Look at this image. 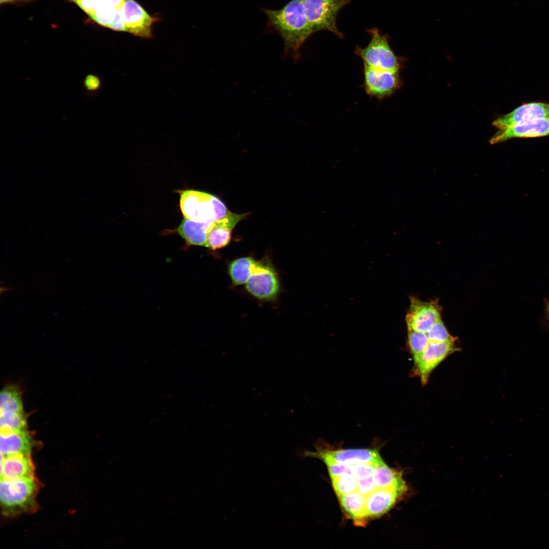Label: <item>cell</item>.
Returning a JSON list of instances; mask_svg holds the SVG:
<instances>
[{
    "label": "cell",
    "instance_id": "1",
    "mask_svg": "<svg viewBox=\"0 0 549 549\" xmlns=\"http://www.w3.org/2000/svg\"><path fill=\"white\" fill-rule=\"evenodd\" d=\"M262 10L267 16L268 26L283 40L284 56L297 61L300 56V48L314 33L306 17L302 0H291L278 10Z\"/></svg>",
    "mask_w": 549,
    "mask_h": 549
},
{
    "label": "cell",
    "instance_id": "2",
    "mask_svg": "<svg viewBox=\"0 0 549 549\" xmlns=\"http://www.w3.org/2000/svg\"><path fill=\"white\" fill-rule=\"evenodd\" d=\"M37 489L34 477L1 479L2 512L5 515H13L32 509L36 504Z\"/></svg>",
    "mask_w": 549,
    "mask_h": 549
},
{
    "label": "cell",
    "instance_id": "3",
    "mask_svg": "<svg viewBox=\"0 0 549 549\" xmlns=\"http://www.w3.org/2000/svg\"><path fill=\"white\" fill-rule=\"evenodd\" d=\"M179 206L184 218L203 222H215L228 212L218 198L210 194L193 190L178 191Z\"/></svg>",
    "mask_w": 549,
    "mask_h": 549
},
{
    "label": "cell",
    "instance_id": "4",
    "mask_svg": "<svg viewBox=\"0 0 549 549\" xmlns=\"http://www.w3.org/2000/svg\"><path fill=\"white\" fill-rule=\"evenodd\" d=\"M370 36L364 47L357 46L355 53L360 57L363 65L383 70L399 72L400 63L392 50L386 34H382L376 27L367 29Z\"/></svg>",
    "mask_w": 549,
    "mask_h": 549
},
{
    "label": "cell",
    "instance_id": "5",
    "mask_svg": "<svg viewBox=\"0 0 549 549\" xmlns=\"http://www.w3.org/2000/svg\"><path fill=\"white\" fill-rule=\"evenodd\" d=\"M351 0H302L308 20L314 33L327 30L341 39L343 34L337 26L339 11Z\"/></svg>",
    "mask_w": 549,
    "mask_h": 549
},
{
    "label": "cell",
    "instance_id": "6",
    "mask_svg": "<svg viewBox=\"0 0 549 549\" xmlns=\"http://www.w3.org/2000/svg\"><path fill=\"white\" fill-rule=\"evenodd\" d=\"M248 292L262 300L274 299L280 291V283L272 265L264 260L257 261L252 273L246 283Z\"/></svg>",
    "mask_w": 549,
    "mask_h": 549
},
{
    "label": "cell",
    "instance_id": "7",
    "mask_svg": "<svg viewBox=\"0 0 549 549\" xmlns=\"http://www.w3.org/2000/svg\"><path fill=\"white\" fill-rule=\"evenodd\" d=\"M459 350L456 338L442 342H429L425 349L413 358V374L425 384L432 371L450 354Z\"/></svg>",
    "mask_w": 549,
    "mask_h": 549
},
{
    "label": "cell",
    "instance_id": "8",
    "mask_svg": "<svg viewBox=\"0 0 549 549\" xmlns=\"http://www.w3.org/2000/svg\"><path fill=\"white\" fill-rule=\"evenodd\" d=\"M363 86L370 96L382 100L391 96L399 88V72L383 70L363 65Z\"/></svg>",
    "mask_w": 549,
    "mask_h": 549
},
{
    "label": "cell",
    "instance_id": "9",
    "mask_svg": "<svg viewBox=\"0 0 549 549\" xmlns=\"http://www.w3.org/2000/svg\"><path fill=\"white\" fill-rule=\"evenodd\" d=\"M410 304L406 316L407 329L426 332L441 319L442 308L437 300L424 301L410 297Z\"/></svg>",
    "mask_w": 549,
    "mask_h": 549
},
{
    "label": "cell",
    "instance_id": "10",
    "mask_svg": "<svg viewBox=\"0 0 549 549\" xmlns=\"http://www.w3.org/2000/svg\"><path fill=\"white\" fill-rule=\"evenodd\" d=\"M308 455L322 460L325 464L333 463L350 465L372 463L376 466L385 463L378 450L375 449H348L317 450Z\"/></svg>",
    "mask_w": 549,
    "mask_h": 549
},
{
    "label": "cell",
    "instance_id": "11",
    "mask_svg": "<svg viewBox=\"0 0 549 549\" xmlns=\"http://www.w3.org/2000/svg\"><path fill=\"white\" fill-rule=\"evenodd\" d=\"M121 12L125 32L141 38L152 37V27L158 18L149 15L135 0H124Z\"/></svg>",
    "mask_w": 549,
    "mask_h": 549
},
{
    "label": "cell",
    "instance_id": "12",
    "mask_svg": "<svg viewBox=\"0 0 549 549\" xmlns=\"http://www.w3.org/2000/svg\"><path fill=\"white\" fill-rule=\"evenodd\" d=\"M549 135V118L526 121L513 127L499 129L490 142L496 144L513 138H534Z\"/></svg>",
    "mask_w": 549,
    "mask_h": 549
},
{
    "label": "cell",
    "instance_id": "13",
    "mask_svg": "<svg viewBox=\"0 0 549 549\" xmlns=\"http://www.w3.org/2000/svg\"><path fill=\"white\" fill-rule=\"evenodd\" d=\"M549 118V103H524L509 113L496 119L493 125L499 129L513 127L518 124L538 118Z\"/></svg>",
    "mask_w": 549,
    "mask_h": 549
},
{
    "label": "cell",
    "instance_id": "14",
    "mask_svg": "<svg viewBox=\"0 0 549 549\" xmlns=\"http://www.w3.org/2000/svg\"><path fill=\"white\" fill-rule=\"evenodd\" d=\"M247 215L229 211L222 219L213 222L207 231L206 247L217 250L226 247L230 241L232 229Z\"/></svg>",
    "mask_w": 549,
    "mask_h": 549
},
{
    "label": "cell",
    "instance_id": "15",
    "mask_svg": "<svg viewBox=\"0 0 549 549\" xmlns=\"http://www.w3.org/2000/svg\"><path fill=\"white\" fill-rule=\"evenodd\" d=\"M403 494V493L394 489H376L365 497L367 517H378L385 513Z\"/></svg>",
    "mask_w": 549,
    "mask_h": 549
},
{
    "label": "cell",
    "instance_id": "16",
    "mask_svg": "<svg viewBox=\"0 0 549 549\" xmlns=\"http://www.w3.org/2000/svg\"><path fill=\"white\" fill-rule=\"evenodd\" d=\"M1 479L33 477L34 466L30 455H1Z\"/></svg>",
    "mask_w": 549,
    "mask_h": 549
},
{
    "label": "cell",
    "instance_id": "17",
    "mask_svg": "<svg viewBox=\"0 0 549 549\" xmlns=\"http://www.w3.org/2000/svg\"><path fill=\"white\" fill-rule=\"evenodd\" d=\"M1 454L3 456L13 454L30 455L33 439L26 430L1 432Z\"/></svg>",
    "mask_w": 549,
    "mask_h": 549
},
{
    "label": "cell",
    "instance_id": "18",
    "mask_svg": "<svg viewBox=\"0 0 549 549\" xmlns=\"http://www.w3.org/2000/svg\"><path fill=\"white\" fill-rule=\"evenodd\" d=\"M212 222L184 218L176 229V232L187 245L206 247L207 231Z\"/></svg>",
    "mask_w": 549,
    "mask_h": 549
},
{
    "label": "cell",
    "instance_id": "19",
    "mask_svg": "<svg viewBox=\"0 0 549 549\" xmlns=\"http://www.w3.org/2000/svg\"><path fill=\"white\" fill-rule=\"evenodd\" d=\"M373 478L376 489H390L405 492L406 484L400 473L388 467L385 463L376 466Z\"/></svg>",
    "mask_w": 549,
    "mask_h": 549
},
{
    "label": "cell",
    "instance_id": "20",
    "mask_svg": "<svg viewBox=\"0 0 549 549\" xmlns=\"http://www.w3.org/2000/svg\"><path fill=\"white\" fill-rule=\"evenodd\" d=\"M338 498L345 512L358 525L367 518L365 497L358 491L338 496Z\"/></svg>",
    "mask_w": 549,
    "mask_h": 549
},
{
    "label": "cell",
    "instance_id": "21",
    "mask_svg": "<svg viewBox=\"0 0 549 549\" xmlns=\"http://www.w3.org/2000/svg\"><path fill=\"white\" fill-rule=\"evenodd\" d=\"M257 261L251 257H243L232 261L228 265V273L232 284H246L250 277Z\"/></svg>",
    "mask_w": 549,
    "mask_h": 549
},
{
    "label": "cell",
    "instance_id": "22",
    "mask_svg": "<svg viewBox=\"0 0 549 549\" xmlns=\"http://www.w3.org/2000/svg\"><path fill=\"white\" fill-rule=\"evenodd\" d=\"M1 411L23 412L21 394L14 385L5 387L0 393Z\"/></svg>",
    "mask_w": 549,
    "mask_h": 549
},
{
    "label": "cell",
    "instance_id": "23",
    "mask_svg": "<svg viewBox=\"0 0 549 549\" xmlns=\"http://www.w3.org/2000/svg\"><path fill=\"white\" fill-rule=\"evenodd\" d=\"M1 432L26 430V420L24 412L1 411Z\"/></svg>",
    "mask_w": 549,
    "mask_h": 549
},
{
    "label": "cell",
    "instance_id": "24",
    "mask_svg": "<svg viewBox=\"0 0 549 549\" xmlns=\"http://www.w3.org/2000/svg\"><path fill=\"white\" fill-rule=\"evenodd\" d=\"M120 9H116L107 4L103 0L90 17L99 24L109 28L115 20L118 11Z\"/></svg>",
    "mask_w": 549,
    "mask_h": 549
},
{
    "label": "cell",
    "instance_id": "25",
    "mask_svg": "<svg viewBox=\"0 0 549 549\" xmlns=\"http://www.w3.org/2000/svg\"><path fill=\"white\" fill-rule=\"evenodd\" d=\"M331 480L338 497L357 491L358 479L352 474H346L332 478Z\"/></svg>",
    "mask_w": 549,
    "mask_h": 549
},
{
    "label": "cell",
    "instance_id": "26",
    "mask_svg": "<svg viewBox=\"0 0 549 549\" xmlns=\"http://www.w3.org/2000/svg\"><path fill=\"white\" fill-rule=\"evenodd\" d=\"M407 344L414 358L425 349L430 341L425 332L408 329Z\"/></svg>",
    "mask_w": 549,
    "mask_h": 549
},
{
    "label": "cell",
    "instance_id": "27",
    "mask_svg": "<svg viewBox=\"0 0 549 549\" xmlns=\"http://www.w3.org/2000/svg\"><path fill=\"white\" fill-rule=\"evenodd\" d=\"M425 333L430 342H442L454 338L449 333L441 318L436 322Z\"/></svg>",
    "mask_w": 549,
    "mask_h": 549
},
{
    "label": "cell",
    "instance_id": "28",
    "mask_svg": "<svg viewBox=\"0 0 549 549\" xmlns=\"http://www.w3.org/2000/svg\"><path fill=\"white\" fill-rule=\"evenodd\" d=\"M376 465L372 463H361L351 465V474L358 480L372 477Z\"/></svg>",
    "mask_w": 549,
    "mask_h": 549
},
{
    "label": "cell",
    "instance_id": "29",
    "mask_svg": "<svg viewBox=\"0 0 549 549\" xmlns=\"http://www.w3.org/2000/svg\"><path fill=\"white\" fill-rule=\"evenodd\" d=\"M331 478L346 474H351V465L343 464L327 463L325 464Z\"/></svg>",
    "mask_w": 549,
    "mask_h": 549
},
{
    "label": "cell",
    "instance_id": "30",
    "mask_svg": "<svg viewBox=\"0 0 549 549\" xmlns=\"http://www.w3.org/2000/svg\"><path fill=\"white\" fill-rule=\"evenodd\" d=\"M85 89L90 93L97 92L101 86L100 78L93 74L87 75L83 81Z\"/></svg>",
    "mask_w": 549,
    "mask_h": 549
},
{
    "label": "cell",
    "instance_id": "31",
    "mask_svg": "<svg viewBox=\"0 0 549 549\" xmlns=\"http://www.w3.org/2000/svg\"><path fill=\"white\" fill-rule=\"evenodd\" d=\"M376 489L373 476L368 478L358 480L357 491L367 497Z\"/></svg>",
    "mask_w": 549,
    "mask_h": 549
},
{
    "label": "cell",
    "instance_id": "32",
    "mask_svg": "<svg viewBox=\"0 0 549 549\" xmlns=\"http://www.w3.org/2000/svg\"><path fill=\"white\" fill-rule=\"evenodd\" d=\"M103 0H80L77 4L89 16Z\"/></svg>",
    "mask_w": 549,
    "mask_h": 549
},
{
    "label": "cell",
    "instance_id": "33",
    "mask_svg": "<svg viewBox=\"0 0 549 549\" xmlns=\"http://www.w3.org/2000/svg\"><path fill=\"white\" fill-rule=\"evenodd\" d=\"M104 1L108 5L116 8H121L124 0H104Z\"/></svg>",
    "mask_w": 549,
    "mask_h": 549
},
{
    "label": "cell",
    "instance_id": "34",
    "mask_svg": "<svg viewBox=\"0 0 549 549\" xmlns=\"http://www.w3.org/2000/svg\"><path fill=\"white\" fill-rule=\"evenodd\" d=\"M544 314L546 320L549 323V298L546 299L545 301Z\"/></svg>",
    "mask_w": 549,
    "mask_h": 549
},
{
    "label": "cell",
    "instance_id": "35",
    "mask_svg": "<svg viewBox=\"0 0 549 549\" xmlns=\"http://www.w3.org/2000/svg\"><path fill=\"white\" fill-rule=\"evenodd\" d=\"M35 1V0H0V3H1V4H6V3H13V2H32V1Z\"/></svg>",
    "mask_w": 549,
    "mask_h": 549
},
{
    "label": "cell",
    "instance_id": "36",
    "mask_svg": "<svg viewBox=\"0 0 549 549\" xmlns=\"http://www.w3.org/2000/svg\"><path fill=\"white\" fill-rule=\"evenodd\" d=\"M73 1H74V2H75V3H76V4H77V3H78V2H79V1H80V0H73Z\"/></svg>",
    "mask_w": 549,
    "mask_h": 549
}]
</instances>
